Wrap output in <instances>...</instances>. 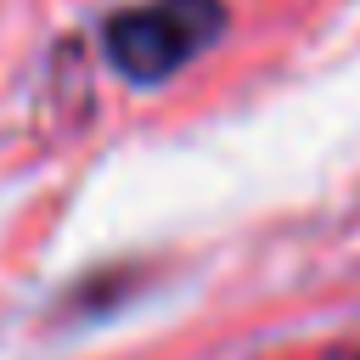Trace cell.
<instances>
[{
    "instance_id": "6da1fadb",
    "label": "cell",
    "mask_w": 360,
    "mask_h": 360,
    "mask_svg": "<svg viewBox=\"0 0 360 360\" xmlns=\"http://www.w3.org/2000/svg\"><path fill=\"white\" fill-rule=\"evenodd\" d=\"M219 34H225L219 0H146L107 17L101 51L129 84H163L191 56H202Z\"/></svg>"
}]
</instances>
